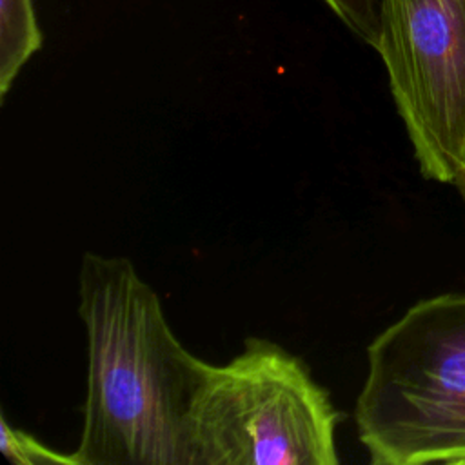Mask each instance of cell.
Wrapping results in <instances>:
<instances>
[{"mask_svg":"<svg viewBox=\"0 0 465 465\" xmlns=\"http://www.w3.org/2000/svg\"><path fill=\"white\" fill-rule=\"evenodd\" d=\"M87 378L78 465H193L191 411L209 361L182 345L125 256L84 252Z\"/></svg>","mask_w":465,"mask_h":465,"instance_id":"obj_1","label":"cell"},{"mask_svg":"<svg viewBox=\"0 0 465 465\" xmlns=\"http://www.w3.org/2000/svg\"><path fill=\"white\" fill-rule=\"evenodd\" d=\"M354 421L374 465H465V292L420 300L374 336Z\"/></svg>","mask_w":465,"mask_h":465,"instance_id":"obj_2","label":"cell"},{"mask_svg":"<svg viewBox=\"0 0 465 465\" xmlns=\"http://www.w3.org/2000/svg\"><path fill=\"white\" fill-rule=\"evenodd\" d=\"M341 412L282 345L247 338L211 363L191 411L193 465H338Z\"/></svg>","mask_w":465,"mask_h":465,"instance_id":"obj_3","label":"cell"},{"mask_svg":"<svg viewBox=\"0 0 465 465\" xmlns=\"http://www.w3.org/2000/svg\"><path fill=\"white\" fill-rule=\"evenodd\" d=\"M378 51L423 178L465 171V0H376Z\"/></svg>","mask_w":465,"mask_h":465,"instance_id":"obj_4","label":"cell"},{"mask_svg":"<svg viewBox=\"0 0 465 465\" xmlns=\"http://www.w3.org/2000/svg\"><path fill=\"white\" fill-rule=\"evenodd\" d=\"M42 44L33 0H0V100Z\"/></svg>","mask_w":465,"mask_h":465,"instance_id":"obj_5","label":"cell"},{"mask_svg":"<svg viewBox=\"0 0 465 465\" xmlns=\"http://www.w3.org/2000/svg\"><path fill=\"white\" fill-rule=\"evenodd\" d=\"M0 450L15 465H78L74 452H58L0 414Z\"/></svg>","mask_w":465,"mask_h":465,"instance_id":"obj_6","label":"cell"},{"mask_svg":"<svg viewBox=\"0 0 465 465\" xmlns=\"http://www.w3.org/2000/svg\"><path fill=\"white\" fill-rule=\"evenodd\" d=\"M329 9L371 47L378 40V9L376 0H323Z\"/></svg>","mask_w":465,"mask_h":465,"instance_id":"obj_7","label":"cell"},{"mask_svg":"<svg viewBox=\"0 0 465 465\" xmlns=\"http://www.w3.org/2000/svg\"><path fill=\"white\" fill-rule=\"evenodd\" d=\"M458 187H460V191H461V194H463V198H465V171H463V176H461Z\"/></svg>","mask_w":465,"mask_h":465,"instance_id":"obj_8","label":"cell"}]
</instances>
